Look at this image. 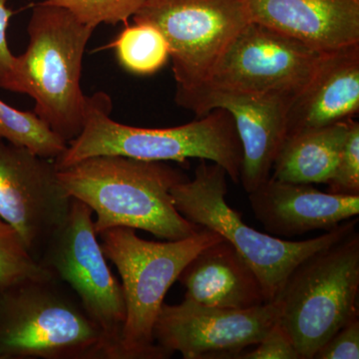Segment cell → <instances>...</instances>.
I'll return each instance as SVG.
<instances>
[{
    "label": "cell",
    "instance_id": "6da1fadb",
    "mask_svg": "<svg viewBox=\"0 0 359 359\" xmlns=\"http://www.w3.org/2000/svg\"><path fill=\"white\" fill-rule=\"evenodd\" d=\"M58 179L71 198L95 215L97 235L124 226L177 241L203 229L184 218L174 205L172 188L188 177L162 161L96 156L58 170Z\"/></svg>",
    "mask_w": 359,
    "mask_h": 359
},
{
    "label": "cell",
    "instance_id": "7a4b0ae2",
    "mask_svg": "<svg viewBox=\"0 0 359 359\" xmlns=\"http://www.w3.org/2000/svg\"><path fill=\"white\" fill-rule=\"evenodd\" d=\"M111 112L107 94L87 97L83 130L54 160L57 170L96 156L179 163L199 158L223 167L233 183H240L243 148L228 111L215 109L188 124L162 129L121 124L111 119Z\"/></svg>",
    "mask_w": 359,
    "mask_h": 359
},
{
    "label": "cell",
    "instance_id": "3957f363",
    "mask_svg": "<svg viewBox=\"0 0 359 359\" xmlns=\"http://www.w3.org/2000/svg\"><path fill=\"white\" fill-rule=\"evenodd\" d=\"M94 30L63 7L36 4L27 26L29 44L15 56L1 86L32 97L35 114L66 144L83 130L87 96L80 81L85 48Z\"/></svg>",
    "mask_w": 359,
    "mask_h": 359
},
{
    "label": "cell",
    "instance_id": "277c9868",
    "mask_svg": "<svg viewBox=\"0 0 359 359\" xmlns=\"http://www.w3.org/2000/svg\"><path fill=\"white\" fill-rule=\"evenodd\" d=\"M109 359L102 332L51 273L0 287V359Z\"/></svg>",
    "mask_w": 359,
    "mask_h": 359
},
{
    "label": "cell",
    "instance_id": "5b68a950",
    "mask_svg": "<svg viewBox=\"0 0 359 359\" xmlns=\"http://www.w3.org/2000/svg\"><path fill=\"white\" fill-rule=\"evenodd\" d=\"M226 170L201 160L193 180L172 188L174 205L191 223L208 229L230 243L255 271L266 302L276 301L287 278L302 262L335 244L356 230L358 219H349L320 237L292 242L248 226L226 203Z\"/></svg>",
    "mask_w": 359,
    "mask_h": 359
},
{
    "label": "cell",
    "instance_id": "8992f818",
    "mask_svg": "<svg viewBox=\"0 0 359 359\" xmlns=\"http://www.w3.org/2000/svg\"><path fill=\"white\" fill-rule=\"evenodd\" d=\"M98 236L106 259L115 264L122 278L126 320L119 359L171 358L156 344L153 334L165 295L196 255L223 238L203 228L182 240L151 242L139 238L134 229L124 226Z\"/></svg>",
    "mask_w": 359,
    "mask_h": 359
},
{
    "label": "cell",
    "instance_id": "52a82bcc",
    "mask_svg": "<svg viewBox=\"0 0 359 359\" xmlns=\"http://www.w3.org/2000/svg\"><path fill=\"white\" fill-rule=\"evenodd\" d=\"M359 235L314 252L292 271L278 295V321L302 359H313L332 335L358 316Z\"/></svg>",
    "mask_w": 359,
    "mask_h": 359
},
{
    "label": "cell",
    "instance_id": "ba28073f",
    "mask_svg": "<svg viewBox=\"0 0 359 359\" xmlns=\"http://www.w3.org/2000/svg\"><path fill=\"white\" fill-rule=\"evenodd\" d=\"M133 20L154 25L164 35L176 91H186L210 79L252 18L247 0H146Z\"/></svg>",
    "mask_w": 359,
    "mask_h": 359
},
{
    "label": "cell",
    "instance_id": "9c48e42d",
    "mask_svg": "<svg viewBox=\"0 0 359 359\" xmlns=\"http://www.w3.org/2000/svg\"><path fill=\"white\" fill-rule=\"evenodd\" d=\"M97 237L93 212L71 198L67 219L45 245L39 263L69 285L102 332L109 359H119L126 304L121 283L111 273Z\"/></svg>",
    "mask_w": 359,
    "mask_h": 359
},
{
    "label": "cell",
    "instance_id": "30bf717a",
    "mask_svg": "<svg viewBox=\"0 0 359 359\" xmlns=\"http://www.w3.org/2000/svg\"><path fill=\"white\" fill-rule=\"evenodd\" d=\"M70 202L53 160L0 138V219L37 263L67 219Z\"/></svg>",
    "mask_w": 359,
    "mask_h": 359
},
{
    "label": "cell",
    "instance_id": "8fae6325",
    "mask_svg": "<svg viewBox=\"0 0 359 359\" xmlns=\"http://www.w3.org/2000/svg\"><path fill=\"white\" fill-rule=\"evenodd\" d=\"M280 318L278 302L256 308L226 309L203 306L189 299L163 304L154 325L156 344L170 356L185 359H237L257 346Z\"/></svg>",
    "mask_w": 359,
    "mask_h": 359
},
{
    "label": "cell",
    "instance_id": "7c38bea8",
    "mask_svg": "<svg viewBox=\"0 0 359 359\" xmlns=\"http://www.w3.org/2000/svg\"><path fill=\"white\" fill-rule=\"evenodd\" d=\"M294 97L278 92L238 91L205 82L195 88L176 91L175 101L198 118L215 109L230 113L243 148L240 182L250 193L271 177L287 136V112Z\"/></svg>",
    "mask_w": 359,
    "mask_h": 359
},
{
    "label": "cell",
    "instance_id": "4fadbf2b",
    "mask_svg": "<svg viewBox=\"0 0 359 359\" xmlns=\"http://www.w3.org/2000/svg\"><path fill=\"white\" fill-rule=\"evenodd\" d=\"M321 53L252 21L229 45L207 82L238 91L297 95Z\"/></svg>",
    "mask_w": 359,
    "mask_h": 359
},
{
    "label": "cell",
    "instance_id": "5bb4252c",
    "mask_svg": "<svg viewBox=\"0 0 359 359\" xmlns=\"http://www.w3.org/2000/svg\"><path fill=\"white\" fill-rule=\"evenodd\" d=\"M248 195L257 221L276 238L330 231L359 214V196L320 192L313 184L269 177Z\"/></svg>",
    "mask_w": 359,
    "mask_h": 359
},
{
    "label": "cell",
    "instance_id": "9a60e30c",
    "mask_svg": "<svg viewBox=\"0 0 359 359\" xmlns=\"http://www.w3.org/2000/svg\"><path fill=\"white\" fill-rule=\"evenodd\" d=\"M254 22L328 52L359 43V0H247Z\"/></svg>",
    "mask_w": 359,
    "mask_h": 359
},
{
    "label": "cell",
    "instance_id": "2e32d148",
    "mask_svg": "<svg viewBox=\"0 0 359 359\" xmlns=\"http://www.w3.org/2000/svg\"><path fill=\"white\" fill-rule=\"evenodd\" d=\"M359 111V43L323 52L309 83L290 103L287 137L353 118Z\"/></svg>",
    "mask_w": 359,
    "mask_h": 359
},
{
    "label": "cell",
    "instance_id": "e0dca14e",
    "mask_svg": "<svg viewBox=\"0 0 359 359\" xmlns=\"http://www.w3.org/2000/svg\"><path fill=\"white\" fill-rule=\"evenodd\" d=\"M178 280L185 299L211 308L247 309L266 302L255 271L224 238L196 255Z\"/></svg>",
    "mask_w": 359,
    "mask_h": 359
},
{
    "label": "cell",
    "instance_id": "ac0fdd59",
    "mask_svg": "<svg viewBox=\"0 0 359 359\" xmlns=\"http://www.w3.org/2000/svg\"><path fill=\"white\" fill-rule=\"evenodd\" d=\"M347 127L348 119L287 137L273 163L271 178L327 184L334 173Z\"/></svg>",
    "mask_w": 359,
    "mask_h": 359
},
{
    "label": "cell",
    "instance_id": "d6986e66",
    "mask_svg": "<svg viewBox=\"0 0 359 359\" xmlns=\"http://www.w3.org/2000/svg\"><path fill=\"white\" fill-rule=\"evenodd\" d=\"M126 25L112 47L120 65L135 75H152L170 58L169 45L162 32L149 23Z\"/></svg>",
    "mask_w": 359,
    "mask_h": 359
},
{
    "label": "cell",
    "instance_id": "ffe728a7",
    "mask_svg": "<svg viewBox=\"0 0 359 359\" xmlns=\"http://www.w3.org/2000/svg\"><path fill=\"white\" fill-rule=\"evenodd\" d=\"M0 138L50 160H55L67 148V144L34 112L15 109L2 100H0Z\"/></svg>",
    "mask_w": 359,
    "mask_h": 359
},
{
    "label": "cell",
    "instance_id": "44dd1931",
    "mask_svg": "<svg viewBox=\"0 0 359 359\" xmlns=\"http://www.w3.org/2000/svg\"><path fill=\"white\" fill-rule=\"evenodd\" d=\"M70 11L78 20L90 27L125 23L140 9L146 0H45Z\"/></svg>",
    "mask_w": 359,
    "mask_h": 359
},
{
    "label": "cell",
    "instance_id": "7402d4cb",
    "mask_svg": "<svg viewBox=\"0 0 359 359\" xmlns=\"http://www.w3.org/2000/svg\"><path fill=\"white\" fill-rule=\"evenodd\" d=\"M49 273L30 256L15 231L0 233V287Z\"/></svg>",
    "mask_w": 359,
    "mask_h": 359
},
{
    "label": "cell",
    "instance_id": "603a6c76",
    "mask_svg": "<svg viewBox=\"0 0 359 359\" xmlns=\"http://www.w3.org/2000/svg\"><path fill=\"white\" fill-rule=\"evenodd\" d=\"M328 193L359 196V123L348 119V127L337 167L327 182Z\"/></svg>",
    "mask_w": 359,
    "mask_h": 359
},
{
    "label": "cell",
    "instance_id": "cb8c5ba5",
    "mask_svg": "<svg viewBox=\"0 0 359 359\" xmlns=\"http://www.w3.org/2000/svg\"><path fill=\"white\" fill-rule=\"evenodd\" d=\"M255 346L252 351L238 354L237 359H302L294 340L278 320Z\"/></svg>",
    "mask_w": 359,
    "mask_h": 359
},
{
    "label": "cell",
    "instance_id": "d4e9b609",
    "mask_svg": "<svg viewBox=\"0 0 359 359\" xmlns=\"http://www.w3.org/2000/svg\"><path fill=\"white\" fill-rule=\"evenodd\" d=\"M358 359L359 316L349 321L314 354L313 359Z\"/></svg>",
    "mask_w": 359,
    "mask_h": 359
},
{
    "label": "cell",
    "instance_id": "484cf974",
    "mask_svg": "<svg viewBox=\"0 0 359 359\" xmlns=\"http://www.w3.org/2000/svg\"><path fill=\"white\" fill-rule=\"evenodd\" d=\"M7 0H0V88L13 70L15 56L7 44L6 32L13 11L6 6Z\"/></svg>",
    "mask_w": 359,
    "mask_h": 359
},
{
    "label": "cell",
    "instance_id": "4316f807",
    "mask_svg": "<svg viewBox=\"0 0 359 359\" xmlns=\"http://www.w3.org/2000/svg\"><path fill=\"white\" fill-rule=\"evenodd\" d=\"M13 231V229H11L6 222H4L0 219V233H9V231Z\"/></svg>",
    "mask_w": 359,
    "mask_h": 359
}]
</instances>
